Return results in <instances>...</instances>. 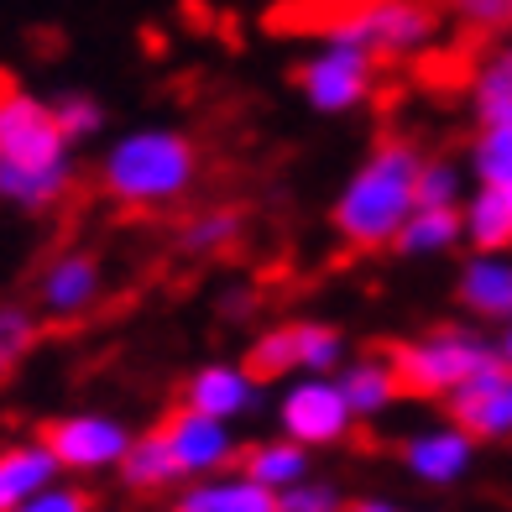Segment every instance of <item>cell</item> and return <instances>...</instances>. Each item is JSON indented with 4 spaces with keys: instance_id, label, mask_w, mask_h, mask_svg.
<instances>
[{
    "instance_id": "obj_31",
    "label": "cell",
    "mask_w": 512,
    "mask_h": 512,
    "mask_svg": "<svg viewBox=\"0 0 512 512\" xmlns=\"http://www.w3.org/2000/svg\"><path fill=\"white\" fill-rule=\"evenodd\" d=\"M471 32H512V0H450Z\"/></svg>"
},
{
    "instance_id": "obj_25",
    "label": "cell",
    "mask_w": 512,
    "mask_h": 512,
    "mask_svg": "<svg viewBox=\"0 0 512 512\" xmlns=\"http://www.w3.org/2000/svg\"><path fill=\"white\" fill-rule=\"evenodd\" d=\"M236 236H241V215H236V209H209V215L183 225V251L209 256V251L236 246Z\"/></svg>"
},
{
    "instance_id": "obj_23",
    "label": "cell",
    "mask_w": 512,
    "mask_h": 512,
    "mask_svg": "<svg viewBox=\"0 0 512 512\" xmlns=\"http://www.w3.org/2000/svg\"><path fill=\"white\" fill-rule=\"evenodd\" d=\"M293 340H298V371L304 377H330L335 366H345V335L330 330V324L293 319Z\"/></svg>"
},
{
    "instance_id": "obj_32",
    "label": "cell",
    "mask_w": 512,
    "mask_h": 512,
    "mask_svg": "<svg viewBox=\"0 0 512 512\" xmlns=\"http://www.w3.org/2000/svg\"><path fill=\"white\" fill-rule=\"evenodd\" d=\"M16 512H95L89 507V497L79 492V486H42V492L32 497V502H21Z\"/></svg>"
},
{
    "instance_id": "obj_16",
    "label": "cell",
    "mask_w": 512,
    "mask_h": 512,
    "mask_svg": "<svg viewBox=\"0 0 512 512\" xmlns=\"http://www.w3.org/2000/svg\"><path fill=\"white\" fill-rule=\"evenodd\" d=\"M460 304L481 319H512V262L502 251H476L460 272Z\"/></svg>"
},
{
    "instance_id": "obj_33",
    "label": "cell",
    "mask_w": 512,
    "mask_h": 512,
    "mask_svg": "<svg viewBox=\"0 0 512 512\" xmlns=\"http://www.w3.org/2000/svg\"><path fill=\"white\" fill-rule=\"evenodd\" d=\"M345 512H398V507H392L387 497H361V502H351Z\"/></svg>"
},
{
    "instance_id": "obj_10",
    "label": "cell",
    "mask_w": 512,
    "mask_h": 512,
    "mask_svg": "<svg viewBox=\"0 0 512 512\" xmlns=\"http://www.w3.org/2000/svg\"><path fill=\"white\" fill-rule=\"evenodd\" d=\"M450 418L471 439H512V366L497 356L450 392Z\"/></svg>"
},
{
    "instance_id": "obj_30",
    "label": "cell",
    "mask_w": 512,
    "mask_h": 512,
    "mask_svg": "<svg viewBox=\"0 0 512 512\" xmlns=\"http://www.w3.org/2000/svg\"><path fill=\"white\" fill-rule=\"evenodd\" d=\"M277 507L283 512H345V502H340V492L330 481H314V476H304L298 486H288L283 497H277Z\"/></svg>"
},
{
    "instance_id": "obj_28",
    "label": "cell",
    "mask_w": 512,
    "mask_h": 512,
    "mask_svg": "<svg viewBox=\"0 0 512 512\" xmlns=\"http://www.w3.org/2000/svg\"><path fill=\"white\" fill-rule=\"evenodd\" d=\"M418 204L429 209H460V168L445 157H424V168H418Z\"/></svg>"
},
{
    "instance_id": "obj_13",
    "label": "cell",
    "mask_w": 512,
    "mask_h": 512,
    "mask_svg": "<svg viewBox=\"0 0 512 512\" xmlns=\"http://www.w3.org/2000/svg\"><path fill=\"white\" fill-rule=\"evenodd\" d=\"M471 460H476V439L465 434L455 418H450V424L424 429V434H413L403 445V465L424 486H455L465 471H471Z\"/></svg>"
},
{
    "instance_id": "obj_3",
    "label": "cell",
    "mask_w": 512,
    "mask_h": 512,
    "mask_svg": "<svg viewBox=\"0 0 512 512\" xmlns=\"http://www.w3.org/2000/svg\"><path fill=\"white\" fill-rule=\"evenodd\" d=\"M194 178H199V152L189 136L168 126H142L121 136L100 162V189L126 209L173 204L194 189Z\"/></svg>"
},
{
    "instance_id": "obj_34",
    "label": "cell",
    "mask_w": 512,
    "mask_h": 512,
    "mask_svg": "<svg viewBox=\"0 0 512 512\" xmlns=\"http://www.w3.org/2000/svg\"><path fill=\"white\" fill-rule=\"evenodd\" d=\"M497 356H502V361L512 366V319L502 324V340H497Z\"/></svg>"
},
{
    "instance_id": "obj_4",
    "label": "cell",
    "mask_w": 512,
    "mask_h": 512,
    "mask_svg": "<svg viewBox=\"0 0 512 512\" xmlns=\"http://www.w3.org/2000/svg\"><path fill=\"white\" fill-rule=\"evenodd\" d=\"M324 37L356 42L377 63L418 58L439 37V6L434 0H356L324 27Z\"/></svg>"
},
{
    "instance_id": "obj_8",
    "label": "cell",
    "mask_w": 512,
    "mask_h": 512,
    "mask_svg": "<svg viewBox=\"0 0 512 512\" xmlns=\"http://www.w3.org/2000/svg\"><path fill=\"white\" fill-rule=\"evenodd\" d=\"M162 439H168V450L178 460V476H220L230 465L241 460V445H236V429L225 424V418H209L199 408L183 403L168 424H162Z\"/></svg>"
},
{
    "instance_id": "obj_20",
    "label": "cell",
    "mask_w": 512,
    "mask_h": 512,
    "mask_svg": "<svg viewBox=\"0 0 512 512\" xmlns=\"http://www.w3.org/2000/svg\"><path fill=\"white\" fill-rule=\"evenodd\" d=\"M465 241H471L476 251H507L512 246V194L502 189H481L465 199Z\"/></svg>"
},
{
    "instance_id": "obj_15",
    "label": "cell",
    "mask_w": 512,
    "mask_h": 512,
    "mask_svg": "<svg viewBox=\"0 0 512 512\" xmlns=\"http://www.w3.org/2000/svg\"><path fill=\"white\" fill-rule=\"evenodd\" d=\"M335 382H340V392H345V403H351L356 418L387 413L392 403H398V392H403V377H398V366H392V356L345 361V366L335 371Z\"/></svg>"
},
{
    "instance_id": "obj_7",
    "label": "cell",
    "mask_w": 512,
    "mask_h": 512,
    "mask_svg": "<svg viewBox=\"0 0 512 512\" xmlns=\"http://www.w3.org/2000/svg\"><path fill=\"white\" fill-rule=\"evenodd\" d=\"M277 424L304 450H324V445H340L356 429V413L335 377H298L283 392V403H277Z\"/></svg>"
},
{
    "instance_id": "obj_2",
    "label": "cell",
    "mask_w": 512,
    "mask_h": 512,
    "mask_svg": "<svg viewBox=\"0 0 512 512\" xmlns=\"http://www.w3.org/2000/svg\"><path fill=\"white\" fill-rule=\"evenodd\" d=\"M418 168H424V157L408 142L371 147V157L351 173V183H345L340 199H335L340 241H351L356 251L398 246L403 225L418 209Z\"/></svg>"
},
{
    "instance_id": "obj_6",
    "label": "cell",
    "mask_w": 512,
    "mask_h": 512,
    "mask_svg": "<svg viewBox=\"0 0 512 512\" xmlns=\"http://www.w3.org/2000/svg\"><path fill=\"white\" fill-rule=\"evenodd\" d=\"M371 84H377V58L356 42H340V37H324L319 53L304 58L298 68V89H304V100L319 110V115H345L356 110Z\"/></svg>"
},
{
    "instance_id": "obj_14",
    "label": "cell",
    "mask_w": 512,
    "mask_h": 512,
    "mask_svg": "<svg viewBox=\"0 0 512 512\" xmlns=\"http://www.w3.org/2000/svg\"><path fill=\"white\" fill-rule=\"evenodd\" d=\"M58 455L48 439H21V445L0 450V512H16L21 502H32L42 486L58 481Z\"/></svg>"
},
{
    "instance_id": "obj_26",
    "label": "cell",
    "mask_w": 512,
    "mask_h": 512,
    "mask_svg": "<svg viewBox=\"0 0 512 512\" xmlns=\"http://www.w3.org/2000/svg\"><path fill=\"white\" fill-rule=\"evenodd\" d=\"M251 371L256 377H293L298 371V340H293V324H277L262 340L251 345Z\"/></svg>"
},
{
    "instance_id": "obj_27",
    "label": "cell",
    "mask_w": 512,
    "mask_h": 512,
    "mask_svg": "<svg viewBox=\"0 0 512 512\" xmlns=\"http://www.w3.org/2000/svg\"><path fill=\"white\" fill-rule=\"evenodd\" d=\"M32 340H37V319L16 304H0V382L21 366V356L32 351Z\"/></svg>"
},
{
    "instance_id": "obj_9",
    "label": "cell",
    "mask_w": 512,
    "mask_h": 512,
    "mask_svg": "<svg viewBox=\"0 0 512 512\" xmlns=\"http://www.w3.org/2000/svg\"><path fill=\"white\" fill-rule=\"evenodd\" d=\"M63 471H115L131 450V429L110 413H68L42 434Z\"/></svg>"
},
{
    "instance_id": "obj_12",
    "label": "cell",
    "mask_w": 512,
    "mask_h": 512,
    "mask_svg": "<svg viewBox=\"0 0 512 512\" xmlns=\"http://www.w3.org/2000/svg\"><path fill=\"white\" fill-rule=\"evenodd\" d=\"M189 408L209 413V418H236L262 408V377L251 366H236V361H215V366H199L189 377Z\"/></svg>"
},
{
    "instance_id": "obj_17",
    "label": "cell",
    "mask_w": 512,
    "mask_h": 512,
    "mask_svg": "<svg viewBox=\"0 0 512 512\" xmlns=\"http://www.w3.org/2000/svg\"><path fill=\"white\" fill-rule=\"evenodd\" d=\"M277 497L267 486H256L246 471H220V476H199L189 492L178 497V512H262Z\"/></svg>"
},
{
    "instance_id": "obj_11",
    "label": "cell",
    "mask_w": 512,
    "mask_h": 512,
    "mask_svg": "<svg viewBox=\"0 0 512 512\" xmlns=\"http://www.w3.org/2000/svg\"><path fill=\"white\" fill-rule=\"evenodd\" d=\"M105 293V272L89 251H63L53 256L37 277V304L48 319H84Z\"/></svg>"
},
{
    "instance_id": "obj_29",
    "label": "cell",
    "mask_w": 512,
    "mask_h": 512,
    "mask_svg": "<svg viewBox=\"0 0 512 512\" xmlns=\"http://www.w3.org/2000/svg\"><path fill=\"white\" fill-rule=\"evenodd\" d=\"M53 115H58L68 142H89V136H100V126H105V110H100L95 95H58Z\"/></svg>"
},
{
    "instance_id": "obj_19",
    "label": "cell",
    "mask_w": 512,
    "mask_h": 512,
    "mask_svg": "<svg viewBox=\"0 0 512 512\" xmlns=\"http://www.w3.org/2000/svg\"><path fill=\"white\" fill-rule=\"evenodd\" d=\"M471 105L481 126H512V42L481 58L471 74Z\"/></svg>"
},
{
    "instance_id": "obj_24",
    "label": "cell",
    "mask_w": 512,
    "mask_h": 512,
    "mask_svg": "<svg viewBox=\"0 0 512 512\" xmlns=\"http://www.w3.org/2000/svg\"><path fill=\"white\" fill-rule=\"evenodd\" d=\"M471 168L486 189L512 194V126H481L476 147H471Z\"/></svg>"
},
{
    "instance_id": "obj_18",
    "label": "cell",
    "mask_w": 512,
    "mask_h": 512,
    "mask_svg": "<svg viewBox=\"0 0 512 512\" xmlns=\"http://www.w3.org/2000/svg\"><path fill=\"white\" fill-rule=\"evenodd\" d=\"M241 471L256 481V486H267L272 497H283L288 486H298L309 476V450L298 445V439H262V445H251L241 455Z\"/></svg>"
},
{
    "instance_id": "obj_5",
    "label": "cell",
    "mask_w": 512,
    "mask_h": 512,
    "mask_svg": "<svg viewBox=\"0 0 512 512\" xmlns=\"http://www.w3.org/2000/svg\"><path fill=\"white\" fill-rule=\"evenodd\" d=\"M492 361H497V345L481 340L476 330H460V324H445V330L403 340L398 351H392L403 392H424V398H450L455 387H465L481 366H492Z\"/></svg>"
},
{
    "instance_id": "obj_22",
    "label": "cell",
    "mask_w": 512,
    "mask_h": 512,
    "mask_svg": "<svg viewBox=\"0 0 512 512\" xmlns=\"http://www.w3.org/2000/svg\"><path fill=\"white\" fill-rule=\"evenodd\" d=\"M460 236H465V215H460V209H429V204H418L413 220L403 225L398 246L408 256H439V251H450Z\"/></svg>"
},
{
    "instance_id": "obj_35",
    "label": "cell",
    "mask_w": 512,
    "mask_h": 512,
    "mask_svg": "<svg viewBox=\"0 0 512 512\" xmlns=\"http://www.w3.org/2000/svg\"><path fill=\"white\" fill-rule=\"evenodd\" d=\"M262 512H283V507H277V502H272V507H262Z\"/></svg>"
},
{
    "instance_id": "obj_1",
    "label": "cell",
    "mask_w": 512,
    "mask_h": 512,
    "mask_svg": "<svg viewBox=\"0 0 512 512\" xmlns=\"http://www.w3.org/2000/svg\"><path fill=\"white\" fill-rule=\"evenodd\" d=\"M74 189V142L53 100L0 74V199L16 209H53Z\"/></svg>"
},
{
    "instance_id": "obj_21",
    "label": "cell",
    "mask_w": 512,
    "mask_h": 512,
    "mask_svg": "<svg viewBox=\"0 0 512 512\" xmlns=\"http://www.w3.org/2000/svg\"><path fill=\"white\" fill-rule=\"evenodd\" d=\"M115 471L126 476L131 492H168L173 481H183V476H178V460H173V450H168V439H162V429L131 439V450H126V460L115 465Z\"/></svg>"
}]
</instances>
